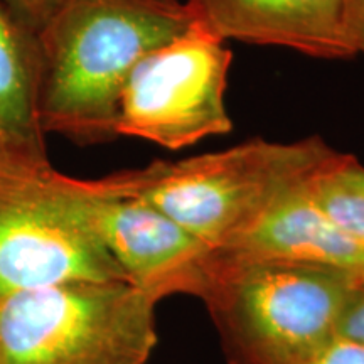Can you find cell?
I'll return each instance as SVG.
<instances>
[{
  "label": "cell",
  "mask_w": 364,
  "mask_h": 364,
  "mask_svg": "<svg viewBox=\"0 0 364 364\" xmlns=\"http://www.w3.org/2000/svg\"><path fill=\"white\" fill-rule=\"evenodd\" d=\"M300 364H364V344L336 334Z\"/></svg>",
  "instance_id": "13"
},
{
  "label": "cell",
  "mask_w": 364,
  "mask_h": 364,
  "mask_svg": "<svg viewBox=\"0 0 364 364\" xmlns=\"http://www.w3.org/2000/svg\"><path fill=\"white\" fill-rule=\"evenodd\" d=\"M156 306L124 280L66 282L0 295L2 364H145Z\"/></svg>",
  "instance_id": "5"
},
{
  "label": "cell",
  "mask_w": 364,
  "mask_h": 364,
  "mask_svg": "<svg viewBox=\"0 0 364 364\" xmlns=\"http://www.w3.org/2000/svg\"><path fill=\"white\" fill-rule=\"evenodd\" d=\"M0 140L12 147L46 154L38 120V43L0 2Z\"/></svg>",
  "instance_id": "10"
},
{
  "label": "cell",
  "mask_w": 364,
  "mask_h": 364,
  "mask_svg": "<svg viewBox=\"0 0 364 364\" xmlns=\"http://www.w3.org/2000/svg\"><path fill=\"white\" fill-rule=\"evenodd\" d=\"M307 186L218 252L241 260L299 263L364 275V241L336 226L309 198Z\"/></svg>",
  "instance_id": "9"
},
{
  "label": "cell",
  "mask_w": 364,
  "mask_h": 364,
  "mask_svg": "<svg viewBox=\"0 0 364 364\" xmlns=\"http://www.w3.org/2000/svg\"><path fill=\"white\" fill-rule=\"evenodd\" d=\"M86 204L127 284L156 304L179 294L204 297L218 250L144 199L118 193L110 176L88 181Z\"/></svg>",
  "instance_id": "7"
},
{
  "label": "cell",
  "mask_w": 364,
  "mask_h": 364,
  "mask_svg": "<svg viewBox=\"0 0 364 364\" xmlns=\"http://www.w3.org/2000/svg\"><path fill=\"white\" fill-rule=\"evenodd\" d=\"M307 194L336 226L364 241V166L356 157L338 152L312 177Z\"/></svg>",
  "instance_id": "11"
},
{
  "label": "cell",
  "mask_w": 364,
  "mask_h": 364,
  "mask_svg": "<svg viewBox=\"0 0 364 364\" xmlns=\"http://www.w3.org/2000/svg\"><path fill=\"white\" fill-rule=\"evenodd\" d=\"M88 181L0 140V295L124 280L88 215Z\"/></svg>",
  "instance_id": "4"
},
{
  "label": "cell",
  "mask_w": 364,
  "mask_h": 364,
  "mask_svg": "<svg viewBox=\"0 0 364 364\" xmlns=\"http://www.w3.org/2000/svg\"><path fill=\"white\" fill-rule=\"evenodd\" d=\"M231 61L225 43L193 26L145 54L122 91L117 135L179 150L230 134L225 95Z\"/></svg>",
  "instance_id": "6"
},
{
  "label": "cell",
  "mask_w": 364,
  "mask_h": 364,
  "mask_svg": "<svg viewBox=\"0 0 364 364\" xmlns=\"http://www.w3.org/2000/svg\"><path fill=\"white\" fill-rule=\"evenodd\" d=\"M0 364H2V359H0Z\"/></svg>",
  "instance_id": "17"
},
{
  "label": "cell",
  "mask_w": 364,
  "mask_h": 364,
  "mask_svg": "<svg viewBox=\"0 0 364 364\" xmlns=\"http://www.w3.org/2000/svg\"><path fill=\"white\" fill-rule=\"evenodd\" d=\"M189 27L182 2L61 0L36 34L41 129L83 147L117 139L118 105L136 63Z\"/></svg>",
  "instance_id": "1"
},
{
  "label": "cell",
  "mask_w": 364,
  "mask_h": 364,
  "mask_svg": "<svg viewBox=\"0 0 364 364\" xmlns=\"http://www.w3.org/2000/svg\"><path fill=\"white\" fill-rule=\"evenodd\" d=\"M157 2H164V4H177L179 0H157Z\"/></svg>",
  "instance_id": "16"
},
{
  "label": "cell",
  "mask_w": 364,
  "mask_h": 364,
  "mask_svg": "<svg viewBox=\"0 0 364 364\" xmlns=\"http://www.w3.org/2000/svg\"><path fill=\"white\" fill-rule=\"evenodd\" d=\"M7 11L27 27L31 33L38 34L61 0H0Z\"/></svg>",
  "instance_id": "14"
},
{
  "label": "cell",
  "mask_w": 364,
  "mask_h": 364,
  "mask_svg": "<svg viewBox=\"0 0 364 364\" xmlns=\"http://www.w3.org/2000/svg\"><path fill=\"white\" fill-rule=\"evenodd\" d=\"M191 26L221 43L280 46L318 59L354 56L341 0H188Z\"/></svg>",
  "instance_id": "8"
},
{
  "label": "cell",
  "mask_w": 364,
  "mask_h": 364,
  "mask_svg": "<svg viewBox=\"0 0 364 364\" xmlns=\"http://www.w3.org/2000/svg\"><path fill=\"white\" fill-rule=\"evenodd\" d=\"M358 277L218 252L206 304L231 364H300L336 336Z\"/></svg>",
  "instance_id": "3"
},
{
  "label": "cell",
  "mask_w": 364,
  "mask_h": 364,
  "mask_svg": "<svg viewBox=\"0 0 364 364\" xmlns=\"http://www.w3.org/2000/svg\"><path fill=\"white\" fill-rule=\"evenodd\" d=\"M346 39L354 56L364 54V0H341Z\"/></svg>",
  "instance_id": "15"
},
{
  "label": "cell",
  "mask_w": 364,
  "mask_h": 364,
  "mask_svg": "<svg viewBox=\"0 0 364 364\" xmlns=\"http://www.w3.org/2000/svg\"><path fill=\"white\" fill-rule=\"evenodd\" d=\"M338 156L321 136L297 142L253 139L221 152L112 174L118 193L152 204L215 250L304 189Z\"/></svg>",
  "instance_id": "2"
},
{
  "label": "cell",
  "mask_w": 364,
  "mask_h": 364,
  "mask_svg": "<svg viewBox=\"0 0 364 364\" xmlns=\"http://www.w3.org/2000/svg\"><path fill=\"white\" fill-rule=\"evenodd\" d=\"M336 334L364 344V275L354 282L341 312Z\"/></svg>",
  "instance_id": "12"
}]
</instances>
